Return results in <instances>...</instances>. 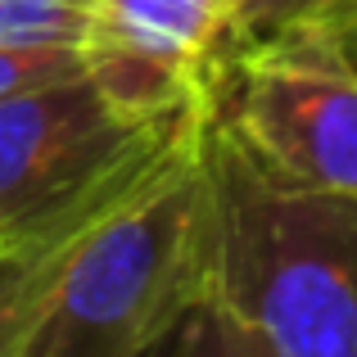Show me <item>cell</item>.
Listing matches in <instances>:
<instances>
[{
    "instance_id": "obj_1",
    "label": "cell",
    "mask_w": 357,
    "mask_h": 357,
    "mask_svg": "<svg viewBox=\"0 0 357 357\" xmlns=\"http://www.w3.org/2000/svg\"><path fill=\"white\" fill-rule=\"evenodd\" d=\"M204 289L158 353L357 357V195L262 172L204 131Z\"/></svg>"
},
{
    "instance_id": "obj_2",
    "label": "cell",
    "mask_w": 357,
    "mask_h": 357,
    "mask_svg": "<svg viewBox=\"0 0 357 357\" xmlns=\"http://www.w3.org/2000/svg\"><path fill=\"white\" fill-rule=\"evenodd\" d=\"M204 131L208 105L122 199L50 253L27 289L14 357H136L163 349L204 289Z\"/></svg>"
},
{
    "instance_id": "obj_3",
    "label": "cell",
    "mask_w": 357,
    "mask_h": 357,
    "mask_svg": "<svg viewBox=\"0 0 357 357\" xmlns=\"http://www.w3.org/2000/svg\"><path fill=\"white\" fill-rule=\"evenodd\" d=\"M208 114L262 172L357 195V59L340 32L227 50L208 73Z\"/></svg>"
},
{
    "instance_id": "obj_4",
    "label": "cell",
    "mask_w": 357,
    "mask_h": 357,
    "mask_svg": "<svg viewBox=\"0 0 357 357\" xmlns=\"http://www.w3.org/2000/svg\"><path fill=\"white\" fill-rule=\"evenodd\" d=\"M105 41L208 86V73L236 45L231 0H100Z\"/></svg>"
},
{
    "instance_id": "obj_5",
    "label": "cell",
    "mask_w": 357,
    "mask_h": 357,
    "mask_svg": "<svg viewBox=\"0 0 357 357\" xmlns=\"http://www.w3.org/2000/svg\"><path fill=\"white\" fill-rule=\"evenodd\" d=\"M105 41L100 0H0V45L96 50Z\"/></svg>"
},
{
    "instance_id": "obj_6",
    "label": "cell",
    "mask_w": 357,
    "mask_h": 357,
    "mask_svg": "<svg viewBox=\"0 0 357 357\" xmlns=\"http://www.w3.org/2000/svg\"><path fill=\"white\" fill-rule=\"evenodd\" d=\"M231 18H236V45L271 41L303 27H326L344 36L357 18V0H231Z\"/></svg>"
},
{
    "instance_id": "obj_7",
    "label": "cell",
    "mask_w": 357,
    "mask_h": 357,
    "mask_svg": "<svg viewBox=\"0 0 357 357\" xmlns=\"http://www.w3.org/2000/svg\"><path fill=\"white\" fill-rule=\"evenodd\" d=\"M91 68V50H18V45H0V100L14 91L41 86V82H59L73 73Z\"/></svg>"
},
{
    "instance_id": "obj_8",
    "label": "cell",
    "mask_w": 357,
    "mask_h": 357,
    "mask_svg": "<svg viewBox=\"0 0 357 357\" xmlns=\"http://www.w3.org/2000/svg\"><path fill=\"white\" fill-rule=\"evenodd\" d=\"M344 45H349V50H353V59H357V18L349 23V32H344Z\"/></svg>"
}]
</instances>
